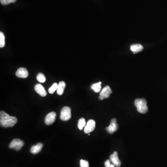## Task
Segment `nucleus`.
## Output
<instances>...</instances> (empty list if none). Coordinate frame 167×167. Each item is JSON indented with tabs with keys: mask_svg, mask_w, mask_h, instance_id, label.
Here are the masks:
<instances>
[{
	"mask_svg": "<svg viewBox=\"0 0 167 167\" xmlns=\"http://www.w3.org/2000/svg\"><path fill=\"white\" fill-rule=\"evenodd\" d=\"M17 122V119L15 117L10 116L4 111L0 112V125L2 127H13Z\"/></svg>",
	"mask_w": 167,
	"mask_h": 167,
	"instance_id": "f257e3e1",
	"label": "nucleus"
},
{
	"mask_svg": "<svg viewBox=\"0 0 167 167\" xmlns=\"http://www.w3.org/2000/svg\"><path fill=\"white\" fill-rule=\"evenodd\" d=\"M147 104V101L144 98H137L135 101V106L136 107L137 111L141 114H145L148 112Z\"/></svg>",
	"mask_w": 167,
	"mask_h": 167,
	"instance_id": "f03ea898",
	"label": "nucleus"
},
{
	"mask_svg": "<svg viewBox=\"0 0 167 167\" xmlns=\"http://www.w3.org/2000/svg\"><path fill=\"white\" fill-rule=\"evenodd\" d=\"M71 117V110L69 107H64L61 112L60 118L61 120L64 121H68Z\"/></svg>",
	"mask_w": 167,
	"mask_h": 167,
	"instance_id": "7ed1b4c3",
	"label": "nucleus"
},
{
	"mask_svg": "<svg viewBox=\"0 0 167 167\" xmlns=\"http://www.w3.org/2000/svg\"><path fill=\"white\" fill-rule=\"evenodd\" d=\"M24 144L23 141L18 139H15L11 142L9 145V147L10 149H13L18 151L21 149V148L24 146Z\"/></svg>",
	"mask_w": 167,
	"mask_h": 167,
	"instance_id": "20e7f679",
	"label": "nucleus"
},
{
	"mask_svg": "<svg viewBox=\"0 0 167 167\" xmlns=\"http://www.w3.org/2000/svg\"><path fill=\"white\" fill-rule=\"evenodd\" d=\"M112 93V90L110 86H106L102 90L100 93L99 95V99L100 100H103L105 98H107L110 97V95Z\"/></svg>",
	"mask_w": 167,
	"mask_h": 167,
	"instance_id": "39448f33",
	"label": "nucleus"
},
{
	"mask_svg": "<svg viewBox=\"0 0 167 167\" xmlns=\"http://www.w3.org/2000/svg\"><path fill=\"white\" fill-rule=\"evenodd\" d=\"M96 126V123L95 121L93 119H90L86 125L85 127L84 132L86 134L92 132L95 129Z\"/></svg>",
	"mask_w": 167,
	"mask_h": 167,
	"instance_id": "423d86ee",
	"label": "nucleus"
},
{
	"mask_svg": "<svg viewBox=\"0 0 167 167\" xmlns=\"http://www.w3.org/2000/svg\"><path fill=\"white\" fill-rule=\"evenodd\" d=\"M56 116V114L54 112H51L48 113L45 117V122L46 125H49L53 124L55 121Z\"/></svg>",
	"mask_w": 167,
	"mask_h": 167,
	"instance_id": "0eeeda50",
	"label": "nucleus"
},
{
	"mask_svg": "<svg viewBox=\"0 0 167 167\" xmlns=\"http://www.w3.org/2000/svg\"><path fill=\"white\" fill-rule=\"evenodd\" d=\"M110 161L112 163V164L115 165V167H119L121 165V163L118 157V154L116 151L111 155L110 156Z\"/></svg>",
	"mask_w": 167,
	"mask_h": 167,
	"instance_id": "6e6552de",
	"label": "nucleus"
},
{
	"mask_svg": "<svg viewBox=\"0 0 167 167\" xmlns=\"http://www.w3.org/2000/svg\"><path fill=\"white\" fill-rule=\"evenodd\" d=\"M16 76L20 78H27L28 76V72L25 68H20L16 71Z\"/></svg>",
	"mask_w": 167,
	"mask_h": 167,
	"instance_id": "1a4fd4ad",
	"label": "nucleus"
},
{
	"mask_svg": "<svg viewBox=\"0 0 167 167\" xmlns=\"http://www.w3.org/2000/svg\"><path fill=\"white\" fill-rule=\"evenodd\" d=\"M34 90L39 95L42 97H45L47 93L45 88L41 84H37L34 86Z\"/></svg>",
	"mask_w": 167,
	"mask_h": 167,
	"instance_id": "9d476101",
	"label": "nucleus"
},
{
	"mask_svg": "<svg viewBox=\"0 0 167 167\" xmlns=\"http://www.w3.org/2000/svg\"><path fill=\"white\" fill-rule=\"evenodd\" d=\"M43 144L41 143H38L31 147L30 152L33 154H36L39 153L42 149Z\"/></svg>",
	"mask_w": 167,
	"mask_h": 167,
	"instance_id": "9b49d317",
	"label": "nucleus"
},
{
	"mask_svg": "<svg viewBox=\"0 0 167 167\" xmlns=\"http://www.w3.org/2000/svg\"><path fill=\"white\" fill-rule=\"evenodd\" d=\"M144 49V47L141 44H133L131 46V50L134 53L141 51Z\"/></svg>",
	"mask_w": 167,
	"mask_h": 167,
	"instance_id": "f8f14e48",
	"label": "nucleus"
},
{
	"mask_svg": "<svg viewBox=\"0 0 167 167\" xmlns=\"http://www.w3.org/2000/svg\"><path fill=\"white\" fill-rule=\"evenodd\" d=\"M118 129V125L117 123H111L110 125L107 127V131L110 134H112L117 131Z\"/></svg>",
	"mask_w": 167,
	"mask_h": 167,
	"instance_id": "ddd939ff",
	"label": "nucleus"
},
{
	"mask_svg": "<svg viewBox=\"0 0 167 167\" xmlns=\"http://www.w3.org/2000/svg\"><path fill=\"white\" fill-rule=\"evenodd\" d=\"M66 88V83L64 81H61L59 83L58 87L57 93L59 95H61L64 93V89Z\"/></svg>",
	"mask_w": 167,
	"mask_h": 167,
	"instance_id": "4468645a",
	"label": "nucleus"
},
{
	"mask_svg": "<svg viewBox=\"0 0 167 167\" xmlns=\"http://www.w3.org/2000/svg\"><path fill=\"white\" fill-rule=\"evenodd\" d=\"M91 89L95 93H99L101 89V82L94 84L91 86Z\"/></svg>",
	"mask_w": 167,
	"mask_h": 167,
	"instance_id": "2eb2a0df",
	"label": "nucleus"
},
{
	"mask_svg": "<svg viewBox=\"0 0 167 167\" xmlns=\"http://www.w3.org/2000/svg\"><path fill=\"white\" fill-rule=\"evenodd\" d=\"M86 125V121L85 118H81L78 121V126L80 130H82Z\"/></svg>",
	"mask_w": 167,
	"mask_h": 167,
	"instance_id": "dca6fc26",
	"label": "nucleus"
},
{
	"mask_svg": "<svg viewBox=\"0 0 167 167\" xmlns=\"http://www.w3.org/2000/svg\"><path fill=\"white\" fill-rule=\"evenodd\" d=\"M5 36L3 33L0 32V47L1 48H2L4 47L5 45Z\"/></svg>",
	"mask_w": 167,
	"mask_h": 167,
	"instance_id": "f3484780",
	"label": "nucleus"
},
{
	"mask_svg": "<svg viewBox=\"0 0 167 167\" xmlns=\"http://www.w3.org/2000/svg\"><path fill=\"white\" fill-rule=\"evenodd\" d=\"M37 79L39 82L44 83L46 81V78L44 75L42 73H39L37 76Z\"/></svg>",
	"mask_w": 167,
	"mask_h": 167,
	"instance_id": "a211bd4d",
	"label": "nucleus"
},
{
	"mask_svg": "<svg viewBox=\"0 0 167 167\" xmlns=\"http://www.w3.org/2000/svg\"><path fill=\"white\" fill-rule=\"evenodd\" d=\"M58 85L57 83H54L51 87L48 90V92L50 94H53L55 90H57Z\"/></svg>",
	"mask_w": 167,
	"mask_h": 167,
	"instance_id": "6ab92c4d",
	"label": "nucleus"
},
{
	"mask_svg": "<svg viewBox=\"0 0 167 167\" xmlns=\"http://www.w3.org/2000/svg\"><path fill=\"white\" fill-rule=\"evenodd\" d=\"M16 1V0H0V2L1 4L4 5L9 4V3H14Z\"/></svg>",
	"mask_w": 167,
	"mask_h": 167,
	"instance_id": "aec40b11",
	"label": "nucleus"
},
{
	"mask_svg": "<svg viewBox=\"0 0 167 167\" xmlns=\"http://www.w3.org/2000/svg\"><path fill=\"white\" fill-rule=\"evenodd\" d=\"M80 167H89V164L88 161L84 160H81L80 162Z\"/></svg>",
	"mask_w": 167,
	"mask_h": 167,
	"instance_id": "412c9836",
	"label": "nucleus"
},
{
	"mask_svg": "<svg viewBox=\"0 0 167 167\" xmlns=\"http://www.w3.org/2000/svg\"><path fill=\"white\" fill-rule=\"evenodd\" d=\"M104 165L106 167H115V166L113 164L111 163V161L110 160H107L104 163Z\"/></svg>",
	"mask_w": 167,
	"mask_h": 167,
	"instance_id": "4be33fe9",
	"label": "nucleus"
},
{
	"mask_svg": "<svg viewBox=\"0 0 167 167\" xmlns=\"http://www.w3.org/2000/svg\"><path fill=\"white\" fill-rule=\"evenodd\" d=\"M111 123H117V120L115 118H113L111 120Z\"/></svg>",
	"mask_w": 167,
	"mask_h": 167,
	"instance_id": "5701e85b",
	"label": "nucleus"
}]
</instances>
